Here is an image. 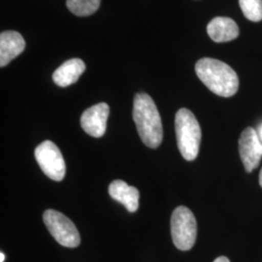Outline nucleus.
<instances>
[{
    "mask_svg": "<svg viewBox=\"0 0 262 262\" xmlns=\"http://www.w3.org/2000/svg\"><path fill=\"white\" fill-rule=\"evenodd\" d=\"M195 72L200 81L219 96L231 97L238 92V75L224 61L210 57L201 58L195 64Z\"/></svg>",
    "mask_w": 262,
    "mask_h": 262,
    "instance_id": "1",
    "label": "nucleus"
},
{
    "mask_svg": "<svg viewBox=\"0 0 262 262\" xmlns=\"http://www.w3.org/2000/svg\"><path fill=\"white\" fill-rule=\"evenodd\" d=\"M133 120L142 142L150 149L158 148L163 139V129L157 105L149 94L135 95Z\"/></svg>",
    "mask_w": 262,
    "mask_h": 262,
    "instance_id": "2",
    "label": "nucleus"
},
{
    "mask_svg": "<svg viewBox=\"0 0 262 262\" xmlns=\"http://www.w3.org/2000/svg\"><path fill=\"white\" fill-rule=\"evenodd\" d=\"M175 130L179 150L186 160L196 159L201 141V128L193 113L181 108L175 118Z\"/></svg>",
    "mask_w": 262,
    "mask_h": 262,
    "instance_id": "3",
    "label": "nucleus"
},
{
    "mask_svg": "<svg viewBox=\"0 0 262 262\" xmlns=\"http://www.w3.org/2000/svg\"><path fill=\"white\" fill-rule=\"evenodd\" d=\"M173 243L181 251L190 250L196 241L197 224L193 213L185 206H179L171 216Z\"/></svg>",
    "mask_w": 262,
    "mask_h": 262,
    "instance_id": "4",
    "label": "nucleus"
},
{
    "mask_svg": "<svg viewBox=\"0 0 262 262\" xmlns=\"http://www.w3.org/2000/svg\"><path fill=\"white\" fill-rule=\"evenodd\" d=\"M48 230L56 242L67 248H76L81 243V238L75 225L58 211L49 209L43 215Z\"/></svg>",
    "mask_w": 262,
    "mask_h": 262,
    "instance_id": "5",
    "label": "nucleus"
},
{
    "mask_svg": "<svg viewBox=\"0 0 262 262\" xmlns=\"http://www.w3.org/2000/svg\"><path fill=\"white\" fill-rule=\"evenodd\" d=\"M41 170L51 180L61 181L66 176V161L60 150L52 141L42 142L34 151Z\"/></svg>",
    "mask_w": 262,
    "mask_h": 262,
    "instance_id": "6",
    "label": "nucleus"
},
{
    "mask_svg": "<svg viewBox=\"0 0 262 262\" xmlns=\"http://www.w3.org/2000/svg\"><path fill=\"white\" fill-rule=\"evenodd\" d=\"M239 152L248 173L257 168L262 158V142L253 127L244 129L239 139Z\"/></svg>",
    "mask_w": 262,
    "mask_h": 262,
    "instance_id": "7",
    "label": "nucleus"
},
{
    "mask_svg": "<svg viewBox=\"0 0 262 262\" xmlns=\"http://www.w3.org/2000/svg\"><path fill=\"white\" fill-rule=\"evenodd\" d=\"M110 114L108 104L98 103L86 109L81 117V126L86 134L95 138L102 137L106 131L107 120Z\"/></svg>",
    "mask_w": 262,
    "mask_h": 262,
    "instance_id": "8",
    "label": "nucleus"
},
{
    "mask_svg": "<svg viewBox=\"0 0 262 262\" xmlns=\"http://www.w3.org/2000/svg\"><path fill=\"white\" fill-rule=\"evenodd\" d=\"M26 49V41L19 32L14 30L3 31L0 34V66L9 64Z\"/></svg>",
    "mask_w": 262,
    "mask_h": 262,
    "instance_id": "9",
    "label": "nucleus"
},
{
    "mask_svg": "<svg viewBox=\"0 0 262 262\" xmlns=\"http://www.w3.org/2000/svg\"><path fill=\"white\" fill-rule=\"evenodd\" d=\"M109 194L116 201L122 203L131 213L136 212L139 207V191L136 187L128 186L122 180L113 181L108 188Z\"/></svg>",
    "mask_w": 262,
    "mask_h": 262,
    "instance_id": "10",
    "label": "nucleus"
},
{
    "mask_svg": "<svg viewBox=\"0 0 262 262\" xmlns=\"http://www.w3.org/2000/svg\"><path fill=\"white\" fill-rule=\"evenodd\" d=\"M207 33L216 43L232 41L239 35V28L234 20L226 17H216L207 26Z\"/></svg>",
    "mask_w": 262,
    "mask_h": 262,
    "instance_id": "11",
    "label": "nucleus"
},
{
    "mask_svg": "<svg viewBox=\"0 0 262 262\" xmlns=\"http://www.w3.org/2000/svg\"><path fill=\"white\" fill-rule=\"evenodd\" d=\"M85 70V64L80 58H72L66 60L59 66L53 74L55 84L61 88L69 86L76 83Z\"/></svg>",
    "mask_w": 262,
    "mask_h": 262,
    "instance_id": "12",
    "label": "nucleus"
},
{
    "mask_svg": "<svg viewBox=\"0 0 262 262\" xmlns=\"http://www.w3.org/2000/svg\"><path fill=\"white\" fill-rule=\"evenodd\" d=\"M101 0H66V6L78 17H88L95 13Z\"/></svg>",
    "mask_w": 262,
    "mask_h": 262,
    "instance_id": "13",
    "label": "nucleus"
},
{
    "mask_svg": "<svg viewBox=\"0 0 262 262\" xmlns=\"http://www.w3.org/2000/svg\"><path fill=\"white\" fill-rule=\"evenodd\" d=\"M244 16L251 21L262 20V0H239Z\"/></svg>",
    "mask_w": 262,
    "mask_h": 262,
    "instance_id": "14",
    "label": "nucleus"
},
{
    "mask_svg": "<svg viewBox=\"0 0 262 262\" xmlns=\"http://www.w3.org/2000/svg\"><path fill=\"white\" fill-rule=\"evenodd\" d=\"M214 262H230L229 259L226 257V256H220L217 258H215V261Z\"/></svg>",
    "mask_w": 262,
    "mask_h": 262,
    "instance_id": "15",
    "label": "nucleus"
},
{
    "mask_svg": "<svg viewBox=\"0 0 262 262\" xmlns=\"http://www.w3.org/2000/svg\"><path fill=\"white\" fill-rule=\"evenodd\" d=\"M257 134H258V136H259V139L262 142V124L259 126V128H258V131H257Z\"/></svg>",
    "mask_w": 262,
    "mask_h": 262,
    "instance_id": "16",
    "label": "nucleus"
},
{
    "mask_svg": "<svg viewBox=\"0 0 262 262\" xmlns=\"http://www.w3.org/2000/svg\"><path fill=\"white\" fill-rule=\"evenodd\" d=\"M5 260V254L3 253H0V262H3Z\"/></svg>",
    "mask_w": 262,
    "mask_h": 262,
    "instance_id": "17",
    "label": "nucleus"
},
{
    "mask_svg": "<svg viewBox=\"0 0 262 262\" xmlns=\"http://www.w3.org/2000/svg\"><path fill=\"white\" fill-rule=\"evenodd\" d=\"M259 185L262 187V168L260 170V172H259Z\"/></svg>",
    "mask_w": 262,
    "mask_h": 262,
    "instance_id": "18",
    "label": "nucleus"
}]
</instances>
